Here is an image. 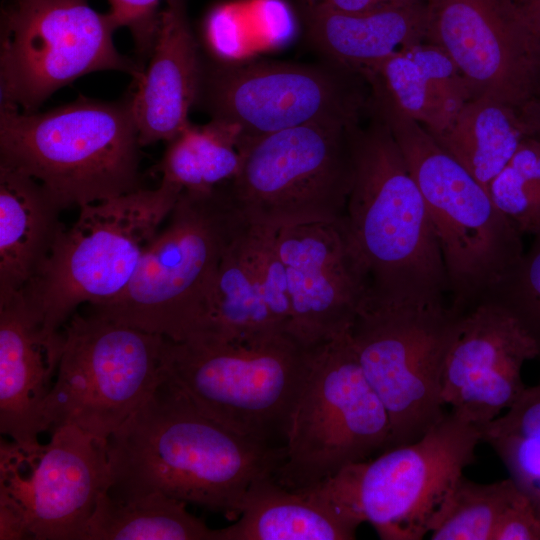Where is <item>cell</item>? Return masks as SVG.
I'll use <instances>...</instances> for the list:
<instances>
[{
	"label": "cell",
	"mask_w": 540,
	"mask_h": 540,
	"mask_svg": "<svg viewBox=\"0 0 540 540\" xmlns=\"http://www.w3.org/2000/svg\"><path fill=\"white\" fill-rule=\"evenodd\" d=\"M107 493L129 501L160 493L237 519L254 481L274 476L285 447L226 428L162 378L107 440Z\"/></svg>",
	"instance_id": "1"
},
{
	"label": "cell",
	"mask_w": 540,
	"mask_h": 540,
	"mask_svg": "<svg viewBox=\"0 0 540 540\" xmlns=\"http://www.w3.org/2000/svg\"><path fill=\"white\" fill-rule=\"evenodd\" d=\"M350 135L352 178L339 227L362 282L363 303L446 304L448 279L422 194L388 125Z\"/></svg>",
	"instance_id": "2"
},
{
	"label": "cell",
	"mask_w": 540,
	"mask_h": 540,
	"mask_svg": "<svg viewBox=\"0 0 540 540\" xmlns=\"http://www.w3.org/2000/svg\"><path fill=\"white\" fill-rule=\"evenodd\" d=\"M245 223L225 184L183 190L125 289L92 313L175 342L206 337L223 254Z\"/></svg>",
	"instance_id": "3"
},
{
	"label": "cell",
	"mask_w": 540,
	"mask_h": 540,
	"mask_svg": "<svg viewBox=\"0 0 540 540\" xmlns=\"http://www.w3.org/2000/svg\"><path fill=\"white\" fill-rule=\"evenodd\" d=\"M141 147L129 92L45 112L0 105V165L37 180L63 210L140 189Z\"/></svg>",
	"instance_id": "4"
},
{
	"label": "cell",
	"mask_w": 540,
	"mask_h": 540,
	"mask_svg": "<svg viewBox=\"0 0 540 540\" xmlns=\"http://www.w3.org/2000/svg\"><path fill=\"white\" fill-rule=\"evenodd\" d=\"M373 106L422 194L446 269L449 305L461 312L486 298L515 266L523 235L420 123L382 101Z\"/></svg>",
	"instance_id": "5"
},
{
	"label": "cell",
	"mask_w": 540,
	"mask_h": 540,
	"mask_svg": "<svg viewBox=\"0 0 540 540\" xmlns=\"http://www.w3.org/2000/svg\"><path fill=\"white\" fill-rule=\"evenodd\" d=\"M315 348L291 336L254 344L165 338L161 373L198 410L226 428L267 446L285 447L290 415Z\"/></svg>",
	"instance_id": "6"
},
{
	"label": "cell",
	"mask_w": 540,
	"mask_h": 540,
	"mask_svg": "<svg viewBox=\"0 0 540 540\" xmlns=\"http://www.w3.org/2000/svg\"><path fill=\"white\" fill-rule=\"evenodd\" d=\"M182 190L160 182L79 208L38 276L23 290L44 333L56 338L82 304L121 293Z\"/></svg>",
	"instance_id": "7"
},
{
	"label": "cell",
	"mask_w": 540,
	"mask_h": 540,
	"mask_svg": "<svg viewBox=\"0 0 540 540\" xmlns=\"http://www.w3.org/2000/svg\"><path fill=\"white\" fill-rule=\"evenodd\" d=\"M349 332L315 348L291 412L285 458L274 474L290 490L314 489L390 447L388 412L365 377Z\"/></svg>",
	"instance_id": "8"
},
{
	"label": "cell",
	"mask_w": 540,
	"mask_h": 540,
	"mask_svg": "<svg viewBox=\"0 0 540 540\" xmlns=\"http://www.w3.org/2000/svg\"><path fill=\"white\" fill-rule=\"evenodd\" d=\"M482 442L451 410L420 439L341 470L314 489L383 540H420Z\"/></svg>",
	"instance_id": "9"
},
{
	"label": "cell",
	"mask_w": 540,
	"mask_h": 540,
	"mask_svg": "<svg viewBox=\"0 0 540 540\" xmlns=\"http://www.w3.org/2000/svg\"><path fill=\"white\" fill-rule=\"evenodd\" d=\"M358 123H311L241 145L240 169L226 183L234 206L248 223L273 230L340 221L352 178L350 135Z\"/></svg>",
	"instance_id": "10"
},
{
	"label": "cell",
	"mask_w": 540,
	"mask_h": 540,
	"mask_svg": "<svg viewBox=\"0 0 540 540\" xmlns=\"http://www.w3.org/2000/svg\"><path fill=\"white\" fill-rule=\"evenodd\" d=\"M43 403L44 431L74 425L106 442L162 381L165 338L93 313H74Z\"/></svg>",
	"instance_id": "11"
},
{
	"label": "cell",
	"mask_w": 540,
	"mask_h": 540,
	"mask_svg": "<svg viewBox=\"0 0 540 540\" xmlns=\"http://www.w3.org/2000/svg\"><path fill=\"white\" fill-rule=\"evenodd\" d=\"M109 13L86 0H8L0 29V105L35 112L57 90L89 73L139 78L143 68L116 49Z\"/></svg>",
	"instance_id": "12"
},
{
	"label": "cell",
	"mask_w": 540,
	"mask_h": 540,
	"mask_svg": "<svg viewBox=\"0 0 540 540\" xmlns=\"http://www.w3.org/2000/svg\"><path fill=\"white\" fill-rule=\"evenodd\" d=\"M455 318L448 304L360 306L349 334L388 412L389 448L420 439L444 416L441 377Z\"/></svg>",
	"instance_id": "13"
},
{
	"label": "cell",
	"mask_w": 540,
	"mask_h": 540,
	"mask_svg": "<svg viewBox=\"0 0 540 540\" xmlns=\"http://www.w3.org/2000/svg\"><path fill=\"white\" fill-rule=\"evenodd\" d=\"M356 75L332 63L209 60L203 64L196 106L212 119L237 127L239 148L256 138L311 123H358L369 98L354 81Z\"/></svg>",
	"instance_id": "14"
},
{
	"label": "cell",
	"mask_w": 540,
	"mask_h": 540,
	"mask_svg": "<svg viewBox=\"0 0 540 540\" xmlns=\"http://www.w3.org/2000/svg\"><path fill=\"white\" fill-rule=\"evenodd\" d=\"M425 41L451 57L474 97L519 109L536 99L540 37L515 0H427Z\"/></svg>",
	"instance_id": "15"
},
{
	"label": "cell",
	"mask_w": 540,
	"mask_h": 540,
	"mask_svg": "<svg viewBox=\"0 0 540 540\" xmlns=\"http://www.w3.org/2000/svg\"><path fill=\"white\" fill-rule=\"evenodd\" d=\"M106 442L74 425L52 429L50 441L25 464L15 442L1 441L0 488L25 513L30 539L81 540L99 497L108 491Z\"/></svg>",
	"instance_id": "16"
},
{
	"label": "cell",
	"mask_w": 540,
	"mask_h": 540,
	"mask_svg": "<svg viewBox=\"0 0 540 540\" xmlns=\"http://www.w3.org/2000/svg\"><path fill=\"white\" fill-rule=\"evenodd\" d=\"M538 355L531 336L497 301L485 298L456 312L441 377L443 404L481 428L519 398L526 388L523 366Z\"/></svg>",
	"instance_id": "17"
},
{
	"label": "cell",
	"mask_w": 540,
	"mask_h": 540,
	"mask_svg": "<svg viewBox=\"0 0 540 540\" xmlns=\"http://www.w3.org/2000/svg\"><path fill=\"white\" fill-rule=\"evenodd\" d=\"M338 222L276 230L291 307L289 334L306 348L348 333L364 301Z\"/></svg>",
	"instance_id": "18"
},
{
	"label": "cell",
	"mask_w": 540,
	"mask_h": 540,
	"mask_svg": "<svg viewBox=\"0 0 540 540\" xmlns=\"http://www.w3.org/2000/svg\"><path fill=\"white\" fill-rule=\"evenodd\" d=\"M290 322L276 230L247 222L223 254L209 332L204 338L260 343L290 336Z\"/></svg>",
	"instance_id": "19"
},
{
	"label": "cell",
	"mask_w": 540,
	"mask_h": 540,
	"mask_svg": "<svg viewBox=\"0 0 540 540\" xmlns=\"http://www.w3.org/2000/svg\"><path fill=\"white\" fill-rule=\"evenodd\" d=\"M64 342L47 336L22 291L0 294V431L26 458L43 445V403L52 387Z\"/></svg>",
	"instance_id": "20"
},
{
	"label": "cell",
	"mask_w": 540,
	"mask_h": 540,
	"mask_svg": "<svg viewBox=\"0 0 540 540\" xmlns=\"http://www.w3.org/2000/svg\"><path fill=\"white\" fill-rule=\"evenodd\" d=\"M186 3L166 0L147 66L129 91L142 147L180 133L198 100L204 59Z\"/></svg>",
	"instance_id": "21"
},
{
	"label": "cell",
	"mask_w": 540,
	"mask_h": 540,
	"mask_svg": "<svg viewBox=\"0 0 540 540\" xmlns=\"http://www.w3.org/2000/svg\"><path fill=\"white\" fill-rule=\"evenodd\" d=\"M62 210L37 180L0 165V294L38 276L66 229Z\"/></svg>",
	"instance_id": "22"
},
{
	"label": "cell",
	"mask_w": 540,
	"mask_h": 540,
	"mask_svg": "<svg viewBox=\"0 0 540 540\" xmlns=\"http://www.w3.org/2000/svg\"><path fill=\"white\" fill-rule=\"evenodd\" d=\"M360 524L316 489L293 491L270 475L252 483L237 520L216 529V540H351Z\"/></svg>",
	"instance_id": "23"
},
{
	"label": "cell",
	"mask_w": 540,
	"mask_h": 540,
	"mask_svg": "<svg viewBox=\"0 0 540 540\" xmlns=\"http://www.w3.org/2000/svg\"><path fill=\"white\" fill-rule=\"evenodd\" d=\"M426 2L361 13L305 5L308 35L332 64L362 77L394 52L425 41Z\"/></svg>",
	"instance_id": "24"
},
{
	"label": "cell",
	"mask_w": 540,
	"mask_h": 540,
	"mask_svg": "<svg viewBox=\"0 0 540 540\" xmlns=\"http://www.w3.org/2000/svg\"><path fill=\"white\" fill-rule=\"evenodd\" d=\"M529 135L532 128L524 108L476 96L432 137L487 188Z\"/></svg>",
	"instance_id": "25"
},
{
	"label": "cell",
	"mask_w": 540,
	"mask_h": 540,
	"mask_svg": "<svg viewBox=\"0 0 540 540\" xmlns=\"http://www.w3.org/2000/svg\"><path fill=\"white\" fill-rule=\"evenodd\" d=\"M186 506L160 493L123 502L106 491L81 540H216V529L189 513Z\"/></svg>",
	"instance_id": "26"
},
{
	"label": "cell",
	"mask_w": 540,
	"mask_h": 540,
	"mask_svg": "<svg viewBox=\"0 0 540 540\" xmlns=\"http://www.w3.org/2000/svg\"><path fill=\"white\" fill-rule=\"evenodd\" d=\"M240 130L211 119L205 125L189 123L167 142L154 172L183 190H210L230 182L241 166Z\"/></svg>",
	"instance_id": "27"
},
{
	"label": "cell",
	"mask_w": 540,
	"mask_h": 540,
	"mask_svg": "<svg viewBox=\"0 0 540 540\" xmlns=\"http://www.w3.org/2000/svg\"><path fill=\"white\" fill-rule=\"evenodd\" d=\"M480 429L482 442L494 450L540 516V379Z\"/></svg>",
	"instance_id": "28"
},
{
	"label": "cell",
	"mask_w": 540,
	"mask_h": 540,
	"mask_svg": "<svg viewBox=\"0 0 540 540\" xmlns=\"http://www.w3.org/2000/svg\"><path fill=\"white\" fill-rule=\"evenodd\" d=\"M518 491L509 477L482 484L461 476L433 520L430 539L492 540L498 521Z\"/></svg>",
	"instance_id": "29"
},
{
	"label": "cell",
	"mask_w": 540,
	"mask_h": 540,
	"mask_svg": "<svg viewBox=\"0 0 540 540\" xmlns=\"http://www.w3.org/2000/svg\"><path fill=\"white\" fill-rule=\"evenodd\" d=\"M362 78L372 98L414 119L432 136L449 125L440 99L405 47L368 69Z\"/></svg>",
	"instance_id": "30"
},
{
	"label": "cell",
	"mask_w": 540,
	"mask_h": 540,
	"mask_svg": "<svg viewBox=\"0 0 540 540\" xmlns=\"http://www.w3.org/2000/svg\"><path fill=\"white\" fill-rule=\"evenodd\" d=\"M497 209L522 234L540 237V138L526 136L504 168L490 181Z\"/></svg>",
	"instance_id": "31"
},
{
	"label": "cell",
	"mask_w": 540,
	"mask_h": 540,
	"mask_svg": "<svg viewBox=\"0 0 540 540\" xmlns=\"http://www.w3.org/2000/svg\"><path fill=\"white\" fill-rule=\"evenodd\" d=\"M503 305L534 340L540 359V237L486 297ZM485 299V298H484Z\"/></svg>",
	"instance_id": "32"
},
{
	"label": "cell",
	"mask_w": 540,
	"mask_h": 540,
	"mask_svg": "<svg viewBox=\"0 0 540 540\" xmlns=\"http://www.w3.org/2000/svg\"><path fill=\"white\" fill-rule=\"evenodd\" d=\"M405 48L427 77L450 124L474 97L468 81L451 57L437 45L424 41Z\"/></svg>",
	"instance_id": "33"
},
{
	"label": "cell",
	"mask_w": 540,
	"mask_h": 540,
	"mask_svg": "<svg viewBox=\"0 0 540 540\" xmlns=\"http://www.w3.org/2000/svg\"><path fill=\"white\" fill-rule=\"evenodd\" d=\"M109 14L119 27L129 29L134 41L137 62L144 69L156 39L160 12L159 0H107Z\"/></svg>",
	"instance_id": "34"
},
{
	"label": "cell",
	"mask_w": 540,
	"mask_h": 540,
	"mask_svg": "<svg viewBox=\"0 0 540 540\" xmlns=\"http://www.w3.org/2000/svg\"><path fill=\"white\" fill-rule=\"evenodd\" d=\"M492 540H540V516L520 489L504 510Z\"/></svg>",
	"instance_id": "35"
},
{
	"label": "cell",
	"mask_w": 540,
	"mask_h": 540,
	"mask_svg": "<svg viewBox=\"0 0 540 540\" xmlns=\"http://www.w3.org/2000/svg\"><path fill=\"white\" fill-rule=\"evenodd\" d=\"M30 539L26 517L17 501L0 488V540Z\"/></svg>",
	"instance_id": "36"
},
{
	"label": "cell",
	"mask_w": 540,
	"mask_h": 540,
	"mask_svg": "<svg viewBox=\"0 0 540 540\" xmlns=\"http://www.w3.org/2000/svg\"><path fill=\"white\" fill-rule=\"evenodd\" d=\"M307 6L320 7L336 12L361 13L390 7L424 3L427 0H303Z\"/></svg>",
	"instance_id": "37"
},
{
	"label": "cell",
	"mask_w": 540,
	"mask_h": 540,
	"mask_svg": "<svg viewBox=\"0 0 540 540\" xmlns=\"http://www.w3.org/2000/svg\"><path fill=\"white\" fill-rule=\"evenodd\" d=\"M516 2L533 31L540 37V0H517Z\"/></svg>",
	"instance_id": "38"
},
{
	"label": "cell",
	"mask_w": 540,
	"mask_h": 540,
	"mask_svg": "<svg viewBox=\"0 0 540 540\" xmlns=\"http://www.w3.org/2000/svg\"><path fill=\"white\" fill-rule=\"evenodd\" d=\"M533 135L540 138V100L535 99L525 109Z\"/></svg>",
	"instance_id": "39"
},
{
	"label": "cell",
	"mask_w": 540,
	"mask_h": 540,
	"mask_svg": "<svg viewBox=\"0 0 540 540\" xmlns=\"http://www.w3.org/2000/svg\"><path fill=\"white\" fill-rule=\"evenodd\" d=\"M536 99L540 100V59H539L538 86H537V97H536Z\"/></svg>",
	"instance_id": "40"
},
{
	"label": "cell",
	"mask_w": 540,
	"mask_h": 540,
	"mask_svg": "<svg viewBox=\"0 0 540 540\" xmlns=\"http://www.w3.org/2000/svg\"><path fill=\"white\" fill-rule=\"evenodd\" d=\"M515 1H517V0H515Z\"/></svg>",
	"instance_id": "41"
}]
</instances>
